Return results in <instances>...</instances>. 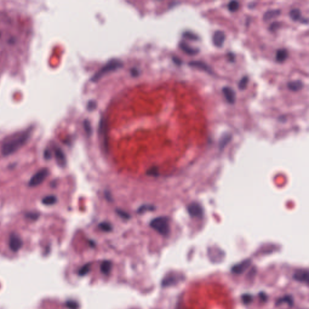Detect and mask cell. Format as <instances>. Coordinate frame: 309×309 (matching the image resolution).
Listing matches in <instances>:
<instances>
[{"mask_svg": "<svg viewBox=\"0 0 309 309\" xmlns=\"http://www.w3.org/2000/svg\"><path fill=\"white\" fill-rule=\"evenodd\" d=\"M288 57V51L286 49H280L277 51L276 60L278 62H284Z\"/></svg>", "mask_w": 309, "mask_h": 309, "instance_id": "obj_15", "label": "cell"}, {"mask_svg": "<svg viewBox=\"0 0 309 309\" xmlns=\"http://www.w3.org/2000/svg\"><path fill=\"white\" fill-rule=\"evenodd\" d=\"M225 38V33L221 30H217L214 32L213 36V44L218 48H221L224 46Z\"/></svg>", "mask_w": 309, "mask_h": 309, "instance_id": "obj_5", "label": "cell"}, {"mask_svg": "<svg viewBox=\"0 0 309 309\" xmlns=\"http://www.w3.org/2000/svg\"><path fill=\"white\" fill-rule=\"evenodd\" d=\"M289 16L293 21H299L301 19V11L299 8H294L290 11Z\"/></svg>", "mask_w": 309, "mask_h": 309, "instance_id": "obj_16", "label": "cell"}, {"mask_svg": "<svg viewBox=\"0 0 309 309\" xmlns=\"http://www.w3.org/2000/svg\"><path fill=\"white\" fill-rule=\"evenodd\" d=\"M96 106H97V103L95 101H93V100L89 101L87 105V108L89 111L94 110V109L96 108Z\"/></svg>", "mask_w": 309, "mask_h": 309, "instance_id": "obj_29", "label": "cell"}, {"mask_svg": "<svg viewBox=\"0 0 309 309\" xmlns=\"http://www.w3.org/2000/svg\"><path fill=\"white\" fill-rule=\"evenodd\" d=\"M183 36L191 40H198L199 39V37L195 33L190 31H186L183 33Z\"/></svg>", "mask_w": 309, "mask_h": 309, "instance_id": "obj_19", "label": "cell"}, {"mask_svg": "<svg viewBox=\"0 0 309 309\" xmlns=\"http://www.w3.org/2000/svg\"><path fill=\"white\" fill-rule=\"evenodd\" d=\"M90 266H91V265L90 264H86L85 265H84L80 270L79 271V274L81 275V276H83L85 274H86L89 271V269H90Z\"/></svg>", "mask_w": 309, "mask_h": 309, "instance_id": "obj_26", "label": "cell"}, {"mask_svg": "<svg viewBox=\"0 0 309 309\" xmlns=\"http://www.w3.org/2000/svg\"><path fill=\"white\" fill-rule=\"evenodd\" d=\"M54 154L56 162L60 167H64L66 164V158L63 152L59 147L54 149Z\"/></svg>", "mask_w": 309, "mask_h": 309, "instance_id": "obj_10", "label": "cell"}, {"mask_svg": "<svg viewBox=\"0 0 309 309\" xmlns=\"http://www.w3.org/2000/svg\"><path fill=\"white\" fill-rule=\"evenodd\" d=\"M188 212L192 217H199L203 215V209L202 207L197 203H192L188 207Z\"/></svg>", "mask_w": 309, "mask_h": 309, "instance_id": "obj_7", "label": "cell"}, {"mask_svg": "<svg viewBox=\"0 0 309 309\" xmlns=\"http://www.w3.org/2000/svg\"><path fill=\"white\" fill-rule=\"evenodd\" d=\"M173 60L175 62V63H176L178 65H181L182 63V60L177 57H173Z\"/></svg>", "mask_w": 309, "mask_h": 309, "instance_id": "obj_33", "label": "cell"}, {"mask_svg": "<svg viewBox=\"0 0 309 309\" xmlns=\"http://www.w3.org/2000/svg\"><path fill=\"white\" fill-rule=\"evenodd\" d=\"M222 92L227 101L230 104H234L236 101V94L233 89L229 86H225L222 88Z\"/></svg>", "mask_w": 309, "mask_h": 309, "instance_id": "obj_8", "label": "cell"}, {"mask_svg": "<svg viewBox=\"0 0 309 309\" xmlns=\"http://www.w3.org/2000/svg\"><path fill=\"white\" fill-rule=\"evenodd\" d=\"M130 72H131V74H132V75L133 76H137L138 75V70L137 69H135V68L132 69Z\"/></svg>", "mask_w": 309, "mask_h": 309, "instance_id": "obj_36", "label": "cell"}, {"mask_svg": "<svg viewBox=\"0 0 309 309\" xmlns=\"http://www.w3.org/2000/svg\"><path fill=\"white\" fill-rule=\"evenodd\" d=\"M57 201V198L54 195H49L44 197L42 202L45 205H51L54 204Z\"/></svg>", "mask_w": 309, "mask_h": 309, "instance_id": "obj_17", "label": "cell"}, {"mask_svg": "<svg viewBox=\"0 0 309 309\" xmlns=\"http://www.w3.org/2000/svg\"><path fill=\"white\" fill-rule=\"evenodd\" d=\"M288 88L294 92H297L302 89L304 87V83L301 80H297L289 82L288 84Z\"/></svg>", "mask_w": 309, "mask_h": 309, "instance_id": "obj_12", "label": "cell"}, {"mask_svg": "<svg viewBox=\"0 0 309 309\" xmlns=\"http://www.w3.org/2000/svg\"><path fill=\"white\" fill-rule=\"evenodd\" d=\"M188 65L192 67L198 68V69L204 71L209 74H212L213 73V71L212 69L211 68V67L202 61H199V60L191 61L189 62Z\"/></svg>", "mask_w": 309, "mask_h": 309, "instance_id": "obj_9", "label": "cell"}, {"mask_svg": "<svg viewBox=\"0 0 309 309\" xmlns=\"http://www.w3.org/2000/svg\"><path fill=\"white\" fill-rule=\"evenodd\" d=\"M301 22H303V23H304V24H308V22H309L308 18H306V19L303 18V19H301Z\"/></svg>", "mask_w": 309, "mask_h": 309, "instance_id": "obj_38", "label": "cell"}, {"mask_svg": "<svg viewBox=\"0 0 309 309\" xmlns=\"http://www.w3.org/2000/svg\"><path fill=\"white\" fill-rule=\"evenodd\" d=\"M309 274H308V272L306 271H297L295 274H294V278L295 280H296L297 281H299V282H307L308 280H309Z\"/></svg>", "mask_w": 309, "mask_h": 309, "instance_id": "obj_14", "label": "cell"}, {"mask_svg": "<svg viewBox=\"0 0 309 309\" xmlns=\"http://www.w3.org/2000/svg\"><path fill=\"white\" fill-rule=\"evenodd\" d=\"M281 25H282V23L280 22L274 21L271 24V25L269 27V31H272V32L275 31L280 27Z\"/></svg>", "mask_w": 309, "mask_h": 309, "instance_id": "obj_23", "label": "cell"}, {"mask_svg": "<svg viewBox=\"0 0 309 309\" xmlns=\"http://www.w3.org/2000/svg\"><path fill=\"white\" fill-rule=\"evenodd\" d=\"M67 306L71 308V309H74L76 308V304L74 303H71V302H69L67 304Z\"/></svg>", "mask_w": 309, "mask_h": 309, "instance_id": "obj_35", "label": "cell"}, {"mask_svg": "<svg viewBox=\"0 0 309 309\" xmlns=\"http://www.w3.org/2000/svg\"><path fill=\"white\" fill-rule=\"evenodd\" d=\"M154 210V207L153 206H151V205H143V206H141L139 209H138V212L139 213H143L144 211H153Z\"/></svg>", "mask_w": 309, "mask_h": 309, "instance_id": "obj_28", "label": "cell"}, {"mask_svg": "<svg viewBox=\"0 0 309 309\" xmlns=\"http://www.w3.org/2000/svg\"><path fill=\"white\" fill-rule=\"evenodd\" d=\"M112 268V263L109 261H104L100 266V269L102 273L105 274H108Z\"/></svg>", "mask_w": 309, "mask_h": 309, "instance_id": "obj_18", "label": "cell"}, {"mask_svg": "<svg viewBox=\"0 0 309 309\" xmlns=\"http://www.w3.org/2000/svg\"><path fill=\"white\" fill-rule=\"evenodd\" d=\"M49 174L47 169L43 168L37 172L30 179L28 185L31 187H35L40 185L47 178Z\"/></svg>", "mask_w": 309, "mask_h": 309, "instance_id": "obj_4", "label": "cell"}, {"mask_svg": "<svg viewBox=\"0 0 309 309\" xmlns=\"http://www.w3.org/2000/svg\"><path fill=\"white\" fill-rule=\"evenodd\" d=\"M249 82V78L248 76H244L242 77L239 83V88L240 90H245L248 86Z\"/></svg>", "mask_w": 309, "mask_h": 309, "instance_id": "obj_22", "label": "cell"}, {"mask_svg": "<svg viewBox=\"0 0 309 309\" xmlns=\"http://www.w3.org/2000/svg\"><path fill=\"white\" fill-rule=\"evenodd\" d=\"M100 229L104 231H110L112 230V226L107 222H103L99 225Z\"/></svg>", "mask_w": 309, "mask_h": 309, "instance_id": "obj_24", "label": "cell"}, {"mask_svg": "<svg viewBox=\"0 0 309 309\" xmlns=\"http://www.w3.org/2000/svg\"><path fill=\"white\" fill-rule=\"evenodd\" d=\"M22 242L21 239L16 234H11L9 239V247L14 252L18 251L22 246Z\"/></svg>", "mask_w": 309, "mask_h": 309, "instance_id": "obj_6", "label": "cell"}, {"mask_svg": "<svg viewBox=\"0 0 309 309\" xmlns=\"http://www.w3.org/2000/svg\"><path fill=\"white\" fill-rule=\"evenodd\" d=\"M180 48L185 53L189 55H195L199 53L200 50L198 48H193L188 45L185 42L181 41L179 43Z\"/></svg>", "mask_w": 309, "mask_h": 309, "instance_id": "obj_11", "label": "cell"}, {"mask_svg": "<svg viewBox=\"0 0 309 309\" xmlns=\"http://www.w3.org/2000/svg\"><path fill=\"white\" fill-rule=\"evenodd\" d=\"M147 175L149 176H157L158 175V170L156 167H152L147 171Z\"/></svg>", "mask_w": 309, "mask_h": 309, "instance_id": "obj_25", "label": "cell"}, {"mask_svg": "<svg viewBox=\"0 0 309 309\" xmlns=\"http://www.w3.org/2000/svg\"><path fill=\"white\" fill-rule=\"evenodd\" d=\"M29 137L30 132L24 131L8 137L1 145V153L4 156H8L15 153L25 144L29 139Z\"/></svg>", "mask_w": 309, "mask_h": 309, "instance_id": "obj_1", "label": "cell"}, {"mask_svg": "<svg viewBox=\"0 0 309 309\" xmlns=\"http://www.w3.org/2000/svg\"><path fill=\"white\" fill-rule=\"evenodd\" d=\"M150 226L163 236H167L170 233L169 219L166 217H158L153 219L150 223Z\"/></svg>", "mask_w": 309, "mask_h": 309, "instance_id": "obj_3", "label": "cell"}, {"mask_svg": "<svg viewBox=\"0 0 309 309\" xmlns=\"http://www.w3.org/2000/svg\"><path fill=\"white\" fill-rule=\"evenodd\" d=\"M256 6V3L255 2H252V3H250L249 4V8H253L254 7Z\"/></svg>", "mask_w": 309, "mask_h": 309, "instance_id": "obj_39", "label": "cell"}, {"mask_svg": "<svg viewBox=\"0 0 309 309\" xmlns=\"http://www.w3.org/2000/svg\"><path fill=\"white\" fill-rule=\"evenodd\" d=\"M242 300H243V301L244 302V303L245 304H248L251 301V300H252V298L250 295H244L242 297Z\"/></svg>", "mask_w": 309, "mask_h": 309, "instance_id": "obj_32", "label": "cell"}, {"mask_svg": "<svg viewBox=\"0 0 309 309\" xmlns=\"http://www.w3.org/2000/svg\"><path fill=\"white\" fill-rule=\"evenodd\" d=\"M227 57H228V60L230 62H235V60H236V55L233 52H229L227 54Z\"/></svg>", "mask_w": 309, "mask_h": 309, "instance_id": "obj_30", "label": "cell"}, {"mask_svg": "<svg viewBox=\"0 0 309 309\" xmlns=\"http://www.w3.org/2000/svg\"><path fill=\"white\" fill-rule=\"evenodd\" d=\"M117 213H118V214L121 216V217L124 218V219H128L129 217V216L128 214H127L126 213H125L124 211H121V210H117Z\"/></svg>", "mask_w": 309, "mask_h": 309, "instance_id": "obj_31", "label": "cell"}, {"mask_svg": "<svg viewBox=\"0 0 309 309\" xmlns=\"http://www.w3.org/2000/svg\"><path fill=\"white\" fill-rule=\"evenodd\" d=\"M248 266V262H246L245 263H243L242 265L241 264L240 265L234 267L233 268V272L236 274H239L242 273L244 271V269Z\"/></svg>", "mask_w": 309, "mask_h": 309, "instance_id": "obj_21", "label": "cell"}, {"mask_svg": "<svg viewBox=\"0 0 309 309\" xmlns=\"http://www.w3.org/2000/svg\"><path fill=\"white\" fill-rule=\"evenodd\" d=\"M44 156H45V158H47V159L50 158V156H51V155H50V152H48V151H45V155H44Z\"/></svg>", "mask_w": 309, "mask_h": 309, "instance_id": "obj_37", "label": "cell"}, {"mask_svg": "<svg viewBox=\"0 0 309 309\" xmlns=\"http://www.w3.org/2000/svg\"><path fill=\"white\" fill-rule=\"evenodd\" d=\"M83 125H84L85 130L86 132V133L88 135H90L91 133V124H90L89 121L88 120H85L84 121Z\"/></svg>", "mask_w": 309, "mask_h": 309, "instance_id": "obj_27", "label": "cell"}, {"mask_svg": "<svg viewBox=\"0 0 309 309\" xmlns=\"http://www.w3.org/2000/svg\"><path fill=\"white\" fill-rule=\"evenodd\" d=\"M27 216L31 219H36L38 217V214L35 213H28L27 214Z\"/></svg>", "mask_w": 309, "mask_h": 309, "instance_id": "obj_34", "label": "cell"}, {"mask_svg": "<svg viewBox=\"0 0 309 309\" xmlns=\"http://www.w3.org/2000/svg\"><path fill=\"white\" fill-rule=\"evenodd\" d=\"M123 65V62L119 59H114L110 60L106 63L100 70H98L95 74H94L91 79L93 82L98 80L103 75L108 72L114 71L118 68L122 67Z\"/></svg>", "mask_w": 309, "mask_h": 309, "instance_id": "obj_2", "label": "cell"}, {"mask_svg": "<svg viewBox=\"0 0 309 309\" xmlns=\"http://www.w3.org/2000/svg\"><path fill=\"white\" fill-rule=\"evenodd\" d=\"M240 4L237 1H231L228 4V8L231 12H235L239 8Z\"/></svg>", "mask_w": 309, "mask_h": 309, "instance_id": "obj_20", "label": "cell"}, {"mask_svg": "<svg viewBox=\"0 0 309 309\" xmlns=\"http://www.w3.org/2000/svg\"><path fill=\"white\" fill-rule=\"evenodd\" d=\"M281 14V10L280 9L269 10L266 11L263 15V19L265 21H268L272 18H277Z\"/></svg>", "mask_w": 309, "mask_h": 309, "instance_id": "obj_13", "label": "cell"}]
</instances>
